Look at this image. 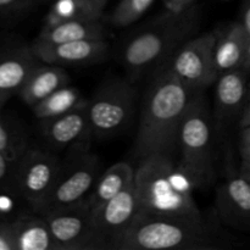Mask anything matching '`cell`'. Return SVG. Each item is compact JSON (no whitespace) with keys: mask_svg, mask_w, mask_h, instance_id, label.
Instances as JSON below:
<instances>
[{"mask_svg":"<svg viewBox=\"0 0 250 250\" xmlns=\"http://www.w3.org/2000/svg\"><path fill=\"white\" fill-rule=\"evenodd\" d=\"M198 93L183 84L165 66L156 67L142 100L133 146L137 163L150 156L177 159L181 125Z\"/></svg>","mask_w":250,"mask_h":250,"instance_id":"obj_1","label":"cell"},{"mask_svg":"<svg viewBox=\"0 0 250 250\" xmlns=\"http://www.w3.org/2000/svg\"><path fill=\"white\" fill-rule=\"evenodd\" d=\"M138 212L159 216L204 220L197 204L189 177L177 159L150 156L134 167Z\"/></svg>","mask_w":250,"mask_h":250,"instance_id":"obj_2","label":"cell"},{"mask_svg":"<svg viewBox=\"0 0 250 250\" xmlns=\"http://www.w3.org/2000/svg\"><path fill=\"white\" fill-rule=\"evenodd\" d=\"M199 19V12L193 6L183 12L166 10L125 42L120 53L124 67L137 76L163 65L178 46L194 36Z\"/></svg>","mask_w":250,"mask_h":250,"instance_id":"obj_3","label":"cell"},{"mask_svg":"<svg viewBox=\"0 0 250 250\" xmlns=\"http://www.w3.org/2000/svg\"><path fill=\"white\" fill-rule=\"evenodd\" d=\"M219 237L204 220L138 212L115 250H214Z\"/></svg>","mask_w":250,"mask_h":250,"instance_id":"obj_4","label":"cell"},{"mask_svg":"<svg viewBox=\"0 0 250 250\" xmlns=\"http://www.w3.org/2000/svg\"><path fill=\"white\" fill-rule=\"evenodd\" d=\"M177 161L195 189H204L215 177L212 126L204 92L188 107L178 134Z\"/></svg>","mask_w":250,"mask_h":250,"instance_id":"obj_5","label":"cell"},{"mask_svg":"<svg viewBox=\"0 0 250 250\" xmlns=\"http://www.w3.org/2000/svg\"><path fill=\"white\" fill-rule=\"evenodd\" d=\"M136 102L137 88L128 81L114 78L100 85L85 104L92 137L121 133L133 119Z\"/></svg>","mask_w":250,"mask_h":250,"instance_id":"obj_6","label":"cell"},{"mask_svg":"<svg viewBox=\"0 0 250 250\" xmlns=\"http://www.w3.org/2000/svg\"><path fill=\"white\" fill-rule=\"evenodd\" d=\"M68 161L62 163L60 173L41 215L83 203L100 176V160L87 146H76Z\"/></svg>","mask_w":250,"mask_h":250,"instance_id":"obj_7","label":"cell"},{"mask_svg":"<svg viewBox=\"0 0 250 250\" xmlns=\"http://www.w3.org/2000/svg\"><path fill=\"white\" fill-rule=\"evenodd\" d=\"M217 32L192 37L163 63L177 80L195 92H204L216 81L215 43Z\"/></svg>","mask_w":250,"mask_h":250,"instance_id":"obj_8","label":"cell"},{"mask_svg":"<svg viewBox=\"0 0 250 250\" xmlns=\"http://www.w3.org/2000/svg\"><path fill=\"white\" fill-rule=\"evenodd\" d=\"M62 163L53 153L42 149H27L17 161L16 195L21 197L34 212L41 214L60 173Z\"/></svg>","mask_w":250,"mask_h":250,"instance_id":"obj_9","label":"cell"},{"mask_svg":"<svg viewBox=\"0 0 250 250\" xmlns=\"http://www.w3.org/2000/svg\"><path fill=\"white\" fill-rule=\"evenodd\" d=\"M60 250H107L84 202L43 215Z\"/></svg>","mask_w":250,"mask_h":250,"instance_id":"obj_10","label":"cell"},{"mask_svg":"<svg viewBox=\"0 0 250 250\" xmlns=\"http://www.w3.org/2000/svg\"><path fill=\"white\" fill-rule=\"evenodd\" d=\"M139 211L134 181L131 186L92 212L93 224L107 250H115Z\"/></svg>","mask_w":250,"mask_h":250,"instance_id":"obj_11","label":"cell"},{"mask_svg":"<svg viewBox=\"0 0 250 250\" xmlns=\"http://www.w3.org/2000/svg\"><path fill=\"white\" fill-rule=\"evenodd\" d=\"M31 49L42 62L65 67L98 62L106 56L109 43L105 38H93L54 45L32 43Z\"/></svg>","mask_w":250,"mask_h":250,"instance_id":"obj_12","label":"cell"},{"mask_svg":"<svg viewBox=\"0 0 250 250\" xmlns=\"http://www.w3.org/2000/svg\"><path fill=\"white\" fill-rule=\"evenodd\" d=\"M41 132L44 139L58 149L87 146L89 139L93 138L85 105L41 121Z\"/></svg>","mask_w":250,"mask_h":250,"instance_id":"obj_13","label":"cell"},{"mask_svg":"<svg viewBox=\"0 0 250 250\" xmlns=\"http://www.w3.org/2000/svg\"><path fill=\"white\" fill-rule=\"evenodd\" d=\"M216 208L221 219L231 226H250V183L241 171L229 173L220 183Z\"/></svg>","mask_w":250,"mask_h":250,"instance_id":"obj_14","label":"cell"},{"mask_svg":"<svg viewBox=\"0 0 250 250\" xmlns=\"http://www.w3.org/2000/svg\"><path fill=\"white\" fill-rule=\"evenodd\" d=\"M250 75L243 67L233 68L217 76L215 81V117L219 122L242 114Z\"/></svg>","mask_w":250,"mask_h":250,"instance_id":"obj_15","label":"cell"},{"mask_svg":"<svg viewBox=\"0 0 250 250\" xmlns=\"http://www.w3.org/2000/svg\"><path fill=\"white\" fill-rule=\"evenodd\" d=\"M41 63L31 45L0 53V92L12 95L21 90L32 71Z\"/></svg>","mask_w":250,"mask_h":250,"instance_id":"obj_16","label":"cell"},{"mask_svg":"<svg viewBox=\"0 0 250 250\" xmlns=\"http://www.w3.org/2000/svg\"><path fill=\"white\" fill-rule=\"evenodd\" d=\"M11 229L15 250H60L43 215H20Z\"/></svg>","mask_w":250,"mask_h":250,"instance_id":"obj_17","label":"cell"},{"mask_svg":"<svg viewBox=\"0 0 250 250\" xmlns=\"http://www.w3.org/2000/svg\"><path fill=\"white\" fill-rule=\"evenodd\" d=\"M70 83V76L62 66L42 62L32 71L31 76L19 92L21 99L33 107L59 88Z\"/></svg>","mask_w":250,"mask_h":250,"instance_id":"obj_18","label":"cell"},{"mask_svg":"<svg viewBox=\"0 0 250 250\" xmlns=\"http://www.w3.org/2000/svg\"><path fill=\"white\" fill-rule=\"evenodd\" d=\"M105 38V31L99 20L75 19L42 27L33 43L54 45L81 39Z\"/></svg>","mask_w":250,"mask_h":250,"instance_id":"obj_19","label":"cell"},{"mask_svg":"<svg viewBox=\"0 0 250 250\" xmlns=\"http://www.w3.org/2000/svg\"><path fill=\"white\" fill-rule=\"evenodd\" d=\"M249 41L250 37L239 22L229 24L217 33L214 54L219 75L242 67Z\"/></svg>","mask_w":250,"mask_h":250,"instance_id":"obj_20","label":"cell"},{"mask_svg":"<svg viewBox=\"0 0 250 250\" xmlns=\"http://www.w3.org/2000/svg\"><path fill=\"white\" fill-rule=\"evenodd\" d=\"M134 181V167L129 163L120 161L100 173L84 203L90 211H95L119 193L126 189Z\"/></svg>","mask_w":250,"mask_h":250,"instance_id":"obj_21","label":"cell"},{"mask_svg":"<svg viewBox=\"0 0 250 250\" xmlns=\"http://www.w3.org/2000/svg\"><path fill=\"white\" fill-rule=\"evenodd\" d=\"M85 104L87 99L83 98L81 90L68 83L34 105L32 110L39 121H44L72 111Z\"/></svg>","mask_w":250,"mask_h":250,"instance_id":"obj_22","label":"cell"},{"mask_svg":"<svg viewBox=\"0 0 250 250\" xmlns=\"http://www.w3.org/2000/svg\"><path fill=\"white\" fill-rule=\"evenodd\" d=\"M27 149V134L23 129L0 115V151L11 160L19 161Z\"/></svg>","mask_w":250,"mask_h":250,"instance_id":"obj_23","label":"cell"},{"mask_svg":"<svg viewBox=\"0 0 250 250\" xmlns=\"http://www.w3.org/2000/svg\"><path fill=\"white\" fill-rule=\"evenodd\" d=\"M155 0H120L110 16V23L115 27H127L138 21Z\"/></svg>","mask_w":250,"mask_h":250,"instance_id":"obj_24","label":"cell"},{"mask_svg":"<svg viewBox=\"0 0 250 250\" xmlns=\"http://www.w3.org/2000/svg\"><path fill=\"white\" fill-rule=\"evenodd\" d=\"M75 19H95L87 9L82 5L80 0H56L55 4L51 6L50 11L44 20L43 27L51 26L59 22L67 21Z\"/></svg>","mask_w":250,"mask_h":250,"instance_id":"obj_25","label":"cell"},{"mask_svg":"<svg viewBox=\"0 0 250 250\" xmlns=\"http://www.w3.org/2000/svg\"><path fill=\"white\" fill-rule=\"evenodd\" d=\"M16 171L17 161L0 151V193L16 194Z\"/></svg>","mask_w":250,"mask_h":250,"instance_id":"obj_26","label":"cell"},{"mask_svg":"<svg viewBox=\"0 0 250 250\" xmlns=\"http://www.w3.org/2000/svg\"><path fill=\"white\" fill-rule=\"evenodd\" d=\"M38 2V0H0V14L15 15L26 12Z\"/></svg>","mask_w":250,"mask_h":250,"instance_id":"obj_27","label":"cell"},{"mask_svg":"<svg viewBox=\"0 0 250 250\" xmlns=\"http://www.w3.org/2000/svg\"><path fill=\"white\" fill-rule=\"evenodd\" d=\"M239 154L242 158L241 165L250 166V126L241 127L239 133Z\"/></svg>","mask_w":250,"mask_h":250,"instance_id":"obj_28","label":"cell"},{"mask_svg":"<svg viewBox=\"0 0 250 250\" xmlns=\"http://www.w3.org/2000/svg\"><path fill=\"white\" fill-rule=\"evenodd\" d=\"M0 250H15L11 221L0 220Z\"/></svg>","mask_w":250,"mask_h":250,"instance_id":"obj_29","label":"cell"},{"mask_svg":"<svg viewBox=\"0 0 250 250\" xmlns=\"http://www.w3.org/2000/svg\"><path fill=\"white\" fill-rule=\"evenodd\" d=\"M82 2L83 6L95 17V19H100L104 11V7L109 0H80Z\"/></svg>","mask_w":250,"mask_h":250,"instance_id":"obj_30","label":"cell"},{"mask_svg":"<svg viewBox=\"0 0 250 250\" xmlns=\"http://www.w3.org/2000/svg\"><path fill=\"white\" fill-rule=\"evenodd\" d=\"M195 0H164V4L167 11L183 12L192 7Z\"/></svg>","mask_w":250,"mask_h":250,"instance_id":"obj_31","label":"cell"},{"mask_svg":"<svg viewBox=\"0 0 250 250\" xmlns=\"http://www.w3.org/2000/svg\"><path fill=\"white\" fill-rule=\"evenodd\" d=\"M239 125L241 127L250 126V80L248 84V92H247L246 103H244L243 110L241 114V120H239Z\"/></svg>","mask_w":250,"mask_h":250,"instance_id":"obj_32","label":"cell"},{"mask_svg":"<svg viewBox=\"0 0 250 250\" xmlns=\"http://www.w3.org/2000/svg\"><path fill=\"white\" fill-rule=\"evenodd\" d=\"M238 22L242 24L244 31L250 37V0H246V2L243 4L241 12V20Z\"/></svg>","mask_w":250,"mask_h":250,"instance_id":"obj_33","label":"cell"},{"mask_svg":"<svg viewBox=\"0 0 250 250\" xmlns=\"http://www.w3.org/2000/svg\"><path fill=\"white\" fill-rule=\"evenodd\" d=\"M242 67H243L244 70H246L247 72H248L250 75V41L248 43V46H247L246 58H244V61H243V65H242Z\"/></svg>","mask_w":250,"mask_h":250,"instance_id":"obj_34","label":"cell"},{"mask_svg":"<svg viewBox=\"0 0 250 250\" xmlns=\"http://www.w3.org/2000/svg\"><path fill=\"white\" fill-rule=\"evenodd\" d=\"M239 171H241L242 175H243L244 177H246L250 183V166L241 165V168H239Z\"/></svg>","mask_w":250,"mask_h":250,"instance_id":"obj_35","label":"cell"},{"mask_svg":"<svg viewBox=\"0 0 250 250\" xmlns=\"http://www.w3.org/2000/svg\"><path fill=\"white\" fill-rule=\"evenodd\" d=\"M10 97H11V95L5 94V93L0 92V109H1V107L4 106V104L7 102V100H9Z\"/></svg>","mask_w":250,"mask_h":250,"instance_id":"obj_36","label":"cell"},{"mask_svg":"<svg viewBox=\"0 0 250 250\" xmlns=\"http://www.w3.org/2000/svg\"><path fill=\"white\" fill-rule=\"evenodd\" d=\"M0 220H2V219H1V215H0Z\"/></svg>","mask_w":250,"mask_h":250,"instance_id":"obj_37","label":"cell"}]
</instances>
